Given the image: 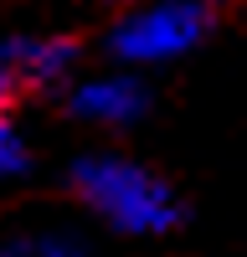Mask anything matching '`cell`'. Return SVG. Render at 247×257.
<instances>
[{
    "label": "cell",
    "mask_w": 247,
    "mask_h": 257,
    "mask_svg": "<svg viewBox=\"0 0 247 257\" xmlns=\"http://www.w3.org/2000/svg\"><path fill=\"white\" fill-rule=\"evenodd\" d=\"M72 201L98 226L129 242H160L185 221V196L170 185L155 165H144L124 149H88L67 170Z\"/></svg>",
    "instance_id": "1"
},
{
    "label": "cell",
    "mask_w": 247,
    "mask_h": 257,
    "mask_svg": "<svg viewBox=\"0 0 247 257\" xmlns=\"http://www.w3.org/2000/svg\"><path fill=\"white\" fill-rule=\"evenodd\" d=\"M211 31V6L206 0H144V6L118 11L108 26V57L118 67H165L196 52Z\"/></svg>",
    "instance_id": "2"
},
{
    "label": "cell",
    "mask_w": 247,
    "mask_h": 257,
    "mask_svg": "<svg viewBox=\"0 0 247 257\" xmlns=\"http://www.w3.org/2000/svg\"><path fill=\"white\" fill-rule=\"evenodd\" d=\"M77 77V41L62 31L0 36V113H16L26 93H52Z\"/></svg>",
    "instance_id": "3"
},
{
    "label": "cell",
    "mask_w": 247,
    "mask_h": 257,
    "mask_svg": "<svg viewBox=\"0 0 247 257\" xmlns=\"http://www.w3.org/2000/svg\"><path fill=\"white\" fill-rule=\"evenodd\" d=\"M67 113L88 128L103 134H124L150 113V82L134 67H103V72H77L67 88H62Z\"/></svg>",
    "instance_id": "4"
},
{
    "label": "cell",
    "mask_w": 247,
    "mask_h": 257,
    "mask_svg": "<svg viewBox=\"0 0 247 257\" xmlns=\"http://www.w3.org/2000/svg\"><path fill=\"white\" fill-rule=\"evenodd\" d=\"M31 175V139L16 123V113H0V180Z\"/></svg>",
    "instance_id": "5"
},
{
    "label": "cell",
    "mask_w": 247,
    "mask_h": 257,
    "mask_svg": "<svg viewBox=\"0 0 247 257\" xmlns=\"http://www.w3.org/2000/svg\"><path fill=\"white\" fill-rule=\"evenodd\" d=\"M0 257H88V252L67 237H16L0 242Z\"/></svg>",
    "instance_id": "6"
},
{
    "label": "cell",
    "mask_w": 247,
    "mask_h": 257,
    "mask_svg": "<svg viewBox=\"0 0 247 257\" xmlns=\"http://www.w3.org/2000/svg\"><path fill=\"white\" fill-rule=\"evenodd\" d=\"M103 6H113V11H129V6H144V0H103Z\"/></svg>",
    "instance_id": "7"
},
{
    "label": "cell",
    "mask_w": 247,
    "mask_h": 257,
    "mask_svg": "<svg viewBox=\"0 0 247 257\" xmlns=\"http://www.w3.org/2000/svg\"><path fill=\"white\" fill-rule=\"evenodd\" d=\"M206 6H226V0H206Z\"/></svg>",
    "instance_id": "8"
}]
</instances>
